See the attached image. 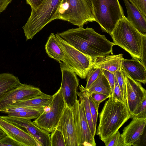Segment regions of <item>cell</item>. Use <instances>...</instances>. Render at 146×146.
Here are the masks:
<instances>
[{
	"mask_svg": "<svg viewBox=\"0 0 146 146\" xmlns=\"http://www.w3.org/2000/svg\"><path fill=\"white\" fill-rule=\"evenodd\" d=\"M106 101L99 114L96 134L103 141L116 131L131 115L126 104L115 101L111 96Z\"/></svg>",
	"mask_w": 146,
	"mask_h": 146,
	"instance_id": "obj_2",
	"label": "cell"
},
{
	"mask_svg": "<svg viewBox=\"0 0 146 146\" xmlns=\"http://www.w3.org/2000/svg\"><path fill=\"white\" fill-rule=\"evenodd\" d=\"M146 17V0H129Z\"/></svg>",
	"mask_w": 146,
	"mask_h": 146,
	"instance_id": "obj_34",
	"label": "cell"
},
{
	"mask_svg": "<svg viewBox=\"0 0 146 146\" xmlns=\"http://www.w3.org/2000/svg\"><path fill=\"white\" fill-rule=\"evenodd\" d=\"M56 34L92 60L112 53L113 47L115 45L92 28L79 27Z\"/></svg>",
	"mask_w": 146,
	"mask_h": 146,
	"instance_id": "obj_1",
	"label": "cell"
},
{
	"mask_svg": "<svg viewBox=\"0 0 146 146\" xmlns=\"http://www.w3.org/2000/svg\"><path fill=\"white\" fill-rule=\"evenodd\" d=\"M95 104L96 106L99 108L100 104L107 98L110 97L108 95L99 93H92L89 95Z\"/></svg>",
	"mask_w": 146,
	"mask_h": 146,
	"instance_id": "obj_33",
	"label": "cell"
},
{
	"mask_svg": "<svg viewBox=\"0 0 146 146\" xmlns=\"http://www.w3.org/2000/svg\"><path fill=\"white\" fill-rule=\"evenodd\" d=\"M12 0H0V14L4 11Z\"/></svg>",
	"mask_w": 146,
	"mask_h": 146,
	"instance_id": "obj_39",
	"label": "cell"
},
{
	"mask_svg": "<svg viewBox=\"0 0 146 146\" xmlns=\"http://www.w3.org/2000/svg\"><path fill=\"white\" fill-rule=\"evenodd\" d=\"M21 83L18 77L6 72L0 74V96L12 89Z\"/></svg>",
	"mask_w": 146,
	"mask_h": 146,
	"instance_id": "obj_23",
	"label": "cell"
},
{
	"mask_svg": "<svg viewBox=\"0 0 146 146\" xmlns=\"http://www.w3.org/2000/svg\"><path fill=\"white\" fill-rule=\"evenodd\" d=\"M62 73L60 89L66 106L72 107L77 100V88L79 86L76 75L62 61L59 62Z\"/></svg>",
	"mask_w": 146,
	"mask_h": 146,
	"instance_id": "obj_10",
	"label": "cell"
},
{
	"mask_svg": "<svg viewBox=\"0 0 146 146\" xmlns=\"http://www.w3.org/2000/svg\"><path fill=\"white\" fill-rule=\"evenodd\" d=\"M102 72L110 84L112 93L115 80L114 74L109 71L104 69H103Z\"/></svg>",
	"mask_w": 146,
	"mask_h": 146,
	"instance_id": "obj_36",
	"label": "cell"
},
{
	"mask_svg": "<svg viewBox=\"0 0 146 146\" xmlns=\"http://www.w3.org/2000/svg\"><path fill=\"white\" fill-rule=\"evenodd\" d=\"M123 70L126 87V104L131 116L146 97V91L140 82L132 79Z\"/></svg>",
	"mask_w": 146,
	"mask_h": 146,
	"instance_id": "obj_14",
	"label": "cell"
},
{
	"mask_svg": "<svg viewBox=\"0 0 146 146\" xmlns=\"http://www.w3.org/2000/svg\"><path fill=\"white\" fill-rule=\"evenodd\" d=\"M111 96L115 101L121 102L126 104L123 99L121 90L116 78Z\"/></svg>",
	"mask_w": 146,
	"mask_h": 146,
	"instance_id": "obj_32",
	"label": "cell"
},
{
	"mask_svg": "<svg viewBox=\"0 0 146 146\" xmlns=\"http://www.w3.org/2000/svg\"><path fill=\"white\" fill-rule=\"evenodd\" d=\"M67 21L78 27L95 21L90 0H61L53 21Z\"/></svg>",
	"mask_w": 146,
	"mask_h": 146,
	"instance_id": "obj_3",
	"label": "cell"
},
{
	"mask_svg": "<svg viewBox=\"0 0 146 146\" xmlns=\"http://www.w3.org/2000/svg\"><path fill=\"white\" fill-rule=\"evenodd\" d=\"M61 0H44L37 9L31 10L30 17L23 27L26 40L32 39L53 18Z\"/></svg>",
	"mask_w": 146,
	"mask_h": 146,
	"instance_id": "obj_6",
	"label": "cell"
},
{
	"mask_svg": "<svg viewBox=\"0 0 146 146\" xmlns=\"http://www.w3.org/2000/svg\"><path fill=\"white\" fill-rule=\"evenodd\" d=\"M21 146L20 145L12 138L8 136L0 140V146Z\"/></svg>",
	"mask_w": 146,
	"mask_h": 146,
	"instance_id": "obj_37",
	"label": "cell"
},
{
	"mask_svg": "<svg viewBox=\"0 0 146 146\" xmlns=\"http://www.w3.org/2000/svg\"><path fill=\"white\" fill-rule=\"evenodd\" d=\"M0 129L21 146H40L38 141L29 134L5 120L0 115Z\"/></svg>",
	"mask_w": 146,
	"mask_h": 146,
	"instance_id": "obj_15",
	"label": "cell"
},
{
	"mask_svg": "<svg viewBox=\"0 0 146 146\" xmlns=\"http://www.w3.org/2000/svg\"><path fill=\"white\" fill-rule=\"evenodd\" d=\"M7 136L6 134L2 130L0 129V140Z\"/></svg>",
	"mask_w": 146,
	"mask_h": 146,
	"instance_id": "obj_40",
	"label": "cell"
},
{
	"mask_svg": "<svg viewBox=\"0 0 146 146\" xmlns=\"http://www.w3.org/2000/svg\"><path fill=\"white\" fill-rule=\"evenodd\" d=\"M85 88L88 96L94 93L105 94L110 97L112 95L110 84L103 72L89 88Z\"/></svg>",
	"mask_w": 146,
	"mask_h": 146,
	"instance_id": "obj_21",
	"label": "cell"
},
{
	"mask_svg": "<svg viewBox=\"0 0 146 146\" xmlns=\"http://www.w3.org/2000/svg\"><path fill=\"white\" fill-rule=\"evenodd\" d=\"M56 40L64 55L62 61L82 79H85L90 70L92 59L62 39L56 34Z\"/></svg>",
	"mask_w": 146,
	"mask_h": 146,
	"instance_id": "obj_7",
	"label": "cell"
},
{
	"mask_svg": "<svg viewBox=\"0 0 146 146\" xmlns=\"http://www.w3.org/2000/svg\"><path fill=\"white\" fill-rule=\"evenodd\" d=\"M121 66L123 70L132 79L145 84L146 68L139 60L133 58L127 59L123 58Z\"/></svg>",
	"mask_w": 146,
	"mask_h": 146,
	"instance_id": "obj_17",
	"label": "cell"
},
{
	"mask_svg": "<svg viewBox=\"0 0 146 146\" xmlns=\"http://www.w3.org/2000/svg\"><path fill=\"white\" fill-rule=\"evenodd\" d=\"M80 92H77V94L79 98H81L83 101L86 117L92 135L94 137L96 132L92 121L89 102V96L86 91L85 88L82 84L79 86Z\"/></svg>",
	"mask_w": 146,
	"mask_h": 146,
	"instance_id": "obj_24",
	"label": "cell"
},
{
	"mask_svg": "<svg viewBox=\"0 0 146 146\" xmlns=\"http://www.w3.org/2000/svg\"><path fill=\"white\" fill-rule=\"evenodd\" d=\"M51 132V146H65L64 137L61 131L56 128Z\"/></svg>",
	"mask_w": 146,
	"mask_h": 146,
	"instance_id": "obj_28",
	"label": "cell"
},
{
	"mask_svg": "<svg viewBox=\"0 0 146 146\" xmlns=\"http://www.w3.org/2000/svg\"><path fill=\"white\" fill-rule=\"evenodd\" d=\"M77 100L72 107L79 146H95L85 114L83 100Z\"/></svg>",
	"mask_w": 146,
	"mask_h": 146,
	"instance_id": "obj_9",
	"label": "cell"
},
{
	"mask_svg": "<svg viewBox=\"0 0 146 146\" xmlns=\"http://www.w3.org/2000/svg\"><path fill=\"white\" fill-rule=\"evenodd\" d=\"M52 96L50 103L33 121L49 133L56 127L66 106L60 88Z\"/></svg>",
	"mask_w": 146,
	"mask_h": 146,
	"instance_id": "obj_8",
	"label": "cell"
},
{
	"mask_svg": "<svg viewBox=\"0 0 146 146\" xmlns=\"http://www.w3.org/2000/svg\"><path fill=\"white\" fill-rule=\"evenodd\" d=\"M56 128L62 133L65 146H79L72 107L66 106Z\"/></svg>",
	"mask_w": 146,
	"mask_h": 146,
	"instance_id": "obj_13",
	"label": "cell"
},
{
	"mask_svg": "<svg viewBox=\"0 0 146 146\" xmlns=\"http://www.w3.org/2000/svg\"><path fill=\"white\" fill-rule=\"evenodd\" d=\"M123 55L122 54H109L92 59L90 70L94 68H99L114 73L121 64Z\"/></svg>",
	"mask_w": 146,
	"mask_h": 146,
	"instance_id": "obj_19",
	"label": "cell"
},
{
	"mask_svg": "<svg viewBox=\"0 0 146 146\" xmlns=\"http://www.w3.org/2000/svg\"><path fill=\"white\" fill-rule=\"evenodd\" d=\"M1 117L28 133L38 141L40 146H51L50 135L49 133L38 127L31 120L8 115Z\"/></svg>",
	"mask_w": 146,
	"mask_h": 146,
	"instance_id": "obj_12",
	"label": "cell"
},
{
	"mask_svg": "<svg viewBox=\"0 0 146 146\" xmlns=\"http://www.w3.org/2000/svg\"><path fill=\"white\" fill-rule=\"evenodd\" d=\"M140 55L141 62L146 68V35L142 36Z\"/></svg>",
	"mask_w": 146,
	"mask_h": 146,
	"instance_id": "obj_35",
	"label": "cell"
},
{
	"mask_svg": "<svg viewBox=\"0 0 146 146\" xmlns=\"http://www.w3.org/2000/svg\"><path fill=\"white\" fill-rule=\"evenodd\" d=\"M132 118V120L124 128L121 134L127 146H137L143 133L146 125V118Z\"/></svg>",
	"mask_w": 146,
	"mask_h": 146,
	"instance_id": "obj_16",
	"label": "cell"
},
{
	"mask_svg": "<svg viewBox=\"0 0 146 146\" xmlns=\"http://www.w3.org/2000/svg\"><path fill=\"white\" fill-rule=\"evenodd\" d=\"M103 142L106 146H127L118 130Z\"/></svg>",
	"mask_w": 146,
	"mask_h": 146,
	"instance_id": "obj_26",
	"label": "cell"
},
{
	"mask_svg": "<svg viewBox=\"0 0 146 146\" xmlns=\"http://www.w3.org/2000/svg\"><path fill=\"white\" fill-rule=\"evenodd\" d=\"M44 108L34 109L19 112L9 113L7 114L9 116L31 120L37 118L43 111Z\"/></svg>",
	"mask_w": 146,
	"mask_h": 146,
	"instance_id": "obj_25",
	"label": "cell"
},
{
	"mask_svg": "<svg viewBox=\"0 0 146 146\" xmlns=\"http://www.w3.org/2000/svg\"><path fill=\"white\" fill-rule=\"evenodd\" d=\"M95 21L102 30L111 35L118 21L124 15L119 0H90Z\"/></svg>",
	"mask_w": 146,
	"mask_h": 146,
	"instance_id": "obj_5",
	"label": "cell"
},
{
	"mask_svg": "<svg viewBox=\"0 0 146 146\" xmlns=\"http://www.w3.org/2000/svg\"><path fill=\"white\" fill-rule=\"evenodd\" d=\"M103 69L99 68L91 69L86 76V84L85 88H89L102 72Z\"/></svg>",
	"mask_w": 146,
	"mask_h": 146,
	"instance_id": "obj_29",
	"label": "cell"
},
{
	"mask_svg": "<svg viewBox=\"0 0 146 146\" xmlns=\"http://www.w3.org/2000/svg\"><path fill=\"white\" fill-rule=\"evenodd\" d=\"M43 93L38 88L21 83L0 96V111L14 103L34 98Z\"/></svg>",
	"mask_w": 146,
	"mask_h": 146,
	"instance_id": "obj_11",
	"label": "cell"
},
{
	"mask_svg": "<svg viewBox=\"0 0 146 146\" xmlns=\"http://www.w3.org/2000/svg\"><path fill=\"white\" fill-rule=\"evenodd\" d=\"M120 88L123 99L126 103V95L125 83L121 63L119 68L114 73Z\"/></svg>",
	"mask_w": 146,
	"mask_h": 146,
	"instance_id": "obj_27",
	"label": "cell"
},
{
	"mask_svg": "<svg viewBox=\"0 0 146 146\" xmlns=\"http://www.w3.org/2000/svg\"><path fill=\"white\" fill-rule=\"evenodd\" d=\"M31 7V10H36L44 0H26Z\"/></svg>",
	"mask_w": 146,
	"mask_h": 146,
	"instance_id": "obj_38",
	"label": "cell"
},
{
	"mask_svg": "<svg viewBox=\"0 0 146 146\" xmlns=\"http://www.w3.org/2000/svg\"><path fill=\"white\" fill-rule=\"evenodd\" d=\"M89 99L90 110L92 115L94 126L95 129L96 130L99 108L96 106L92 98L89 96Z\"/></svg>",
	"mask_w": 146,
	"mask_h": 146,
	"instance_id": "obj_31",
	"label": "cell"
},
{
	"mask_svg": "<svg viewBox=\"0 0 146 146\" xmlns=\"http://www.w3.org/2000/svg\"><path fill=\"white\" fill-rule=\"evenodd\" d=\"M134 117L139 118H146V97L131 115V118Z\"/></svg>",
	"mask_w": 146,
	"mask_h": 146,
	"instance_id": "obj_30",
	"label": "cell"
},
{
	"mask_svg": "<svg viewBox=\"0 0 146 146\" xmlns=\"http://www.w3.org/2000/svg\"><path fill=\"white\" fill-rule=\"evenodd\" d=\"M128 20L142 34L146 35V17L129 0H123Z\"/></svg>",
	"mask_w": 146,
	"mask_h": 146,
	"instance_id": "obj_18",
	"label": "cell"
},
{
	"mask_svg": "<svg viewBox=\"0 0 146 146\" xmlns=\"http://www.w3.org/2000/svg\"><path fill=\"white\" fill-rule=\"evenodd\" d=\"M52 97V96L43 93L41 95L34 98L14 103L7 106L5 110L18 107L33 108H45L50 103Z\"/></svg>",
	"mask_w": 146,
	"mask_h": 146,
	"instance_id": "obj_20",
	"label": "cell"
},
{
	"mask_svg": "<svg viewBox=\"0 0 146 146\" xmlns=\"http://www.w3.org/2000/svg\"><path fill=\"white\" fill-rule=\"evenodd\" d=\"M143 35L124 15L118 22L110 35L115 45L128 52L133 58L140 60Z\"/></svg>",
	"mask_w": 146,
	"mask_h": 146,
	"instance_id": "obj_4",
	"label": "cell"
},
{
	"mask_svg": "<svg viewBox=\"0 0 146 146\" xmlns=\"http://www.w3.org/2000/svg\"><path fill=\"white\" fill-rule=\"evenodd\" d=\"M45 49L49 57L59 62H62L64 54L54 33H51L48 37L45 45Z\"/></svg>",
	"mask_w": 146,
	"mask_h": 146,
	"instance_id": "obj_22",
	"label": "cell"
}]
</instances>
